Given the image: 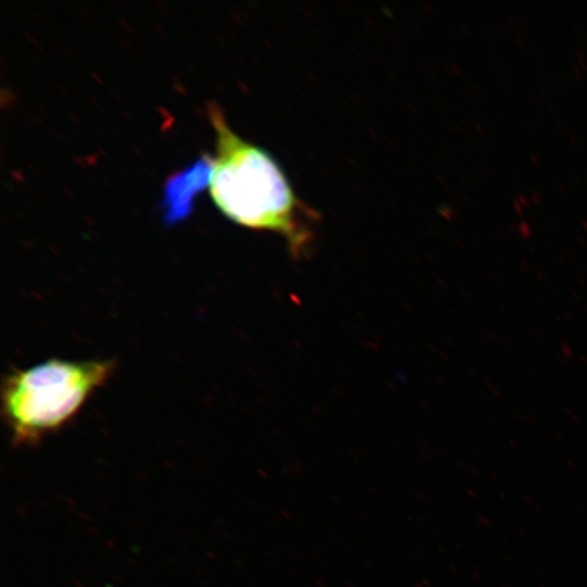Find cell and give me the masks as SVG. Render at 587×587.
I'll return each mask as SVG.
<instances>
[{
    "label": "cell",
    "mask_w": 587,
    "mask_h": 587,
    "mask_svg": "<svg viewBox=\"0 0 587 587\" xmlns=\"http://www.w3.org/2000/svg\"><path fill=\"white\" fill-rule=\"evenodd\" d=\"M208 109L216 139L209 191L217 209L238 225L277 233L297 258L309 253L314 211L297 197L267 151L237 135L217 104Z\"/></svg>",
    "instance_id": "6da1fadb"
},
{
    "label": "cell",
    "mask_w": 587,
    "mask_h": 587,
    "mask_svg": "<svg viewBox=\"0 0 587 587\" xmlns=\"http://www.w3.org/2000/svg\"><path fill=\"white\" fill-rule=\"evenodd\" d=\"M113 369L112 360L53 359L15 371L2 382V416L16 440H35L75 415Z\"/></svg>",
    "instance_id": "7a4b0ae2"
},
{
    "label": "cell",
    "mask_w": 587,
    "mask_h": 587,
    "mask_svg": "<svg viewBox=\"0 0 587 587\" xmlns=\"http://www.w3.org/2000/svg\"><path fill=\"white\" fill-rule=\"evenodd\" d=\"M210 170L211 158L203 155L166 182L163 203L167 220L175 222L190 212L193 193L209 185Z\"/></svg>",
    "instance_id": "3957f363"
}]
</instances>
